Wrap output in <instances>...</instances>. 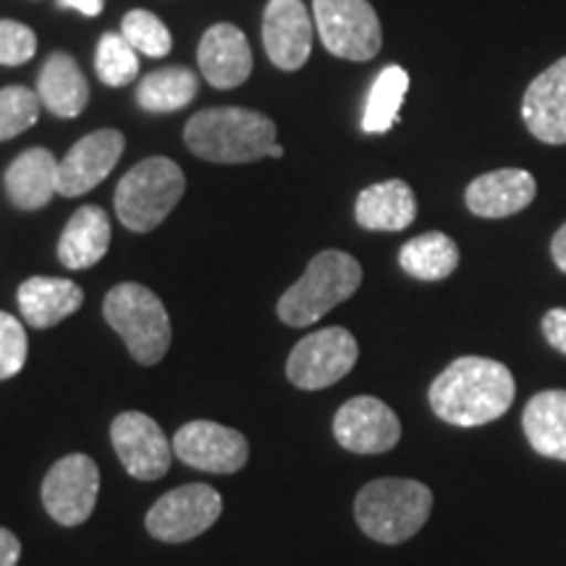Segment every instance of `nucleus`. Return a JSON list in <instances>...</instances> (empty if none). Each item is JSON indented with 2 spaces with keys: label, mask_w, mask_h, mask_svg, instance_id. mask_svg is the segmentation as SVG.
<instances>
[{
  "label": "nucleus",
  "mask_w": 566,
  "mask_h": 566,
  "mask_svg": "<svg viewBox=\"0 0 566 566\" xmlns=\"http://www.w3.org/2000/svg\"><path fill=\"white\" fill-rule=\"evenodd\" d=\"M516 394L506 365L488 357H459L430 386V407L443 422L478 428L509 412Z\"/></svg>",
  "instance_id": "nucleus-1"
},
{
  "label": "nucleus",
  "mask_w": 566,
  "mask_h": 566,
  "mask_svg": "<svg viewBox=\"0 0 566 566\" xmlns=\"http://www.w3.org/2000/svg\"><path fill=\"white\" fill-rule=\"evenodd\" d=\"M184 142L202 160L226 163V166L252 163L271 155L275 124L258 111L208 108L189 118Z\"/></svg>",
  "instance_id": "nucleus-2"
},
{
  "label": "nucleus",
  "mask_w": 566,
  "mask_h": 566,
  "mask_svg": "<svg viewBox=\"0 0 566 566\" xmlns=\"http://www.w3.org/2000/svg\"><path fill=\"white\" fill-rule=\"evenodd\" d=\"M430 512H433V493L417 480H373L354 501V516L363 533L386 546L405 543L420 533Z\"/></svg>",
  "instance_id": "nucleus-3"
},
{
  "label": "nucleus",
  "mask_w": 566,
  "mask_h": 566,
  "mask_svg": "<svg viewBox=\"0 0 566 566\" xmlns=\"http://www.w3.org/2000/svg\"><path fill=\"white\" fill-rule=\"evenodd\" d=\"M363 283V265L342 250L315 254L302 279L279 300V317L292 328H307L354 296Z\"/></svg>",
  "instance_id": "nucleus-4"
},
{
  "label": "nucleus",
  "mask_w": 566,
  "mask_h": 566,
  "mask_svg": "<svg viewBox=\"0 0 566 566\" xmlns=\"http://www.w3.org/2000/svg\"><path fill=\"white\" fill-rule=\"evenodd\" d=\"M105 321L139 365H158L171 346V321L158 294L142 283H118L103 302Z\"/></svg>",
  "instance_id": "nucleus-5"
},
{
  "label": "nucleus",
  "mask_w": 566,
  "mask_h": 566,
  "mask_svg": "<svg viewBox=\"0 0 566 566\" xmlns=\"http://www.w3.org/2000/svg\"><path fill=\"white\" fill-rule=\"evenodd\" d=\"M187 192L181 166L171 158L137 163L116 187V212L129 231L147 233L166 221Z\"/></svg>",
  "instance_id": "nucleus-6"
},
{
  "label": "nucleus",
  "mask_w": 566,
  "mask_h": 566,
  "mask_svg": "<svg viewBox=\"0 0 566 566\" xmlns=\"http://www.w3.org/2000/svg\"><path fill=\"white\" fill-rule=\"evenodd\" d=\"M313 17L325 51L344 61H370L384 45L378 13L367 0H313Z\"/></svg>",
  "instance_id": "nucleus-7"
},
{
  "label": "nucleus",
  "mask_w": 566,
  "mask_h": 566,
  "mask_svg": "<svg viewBox=\"0 0 566 566\" xmlns=\"http://www.w3.org/2000/svg\"><path fill=\"white\" fill-rule=\"evenodd\" d=\"M223 512V499L216 488L192 483L160 495L145 516L147 533L163 543H187L208 533Z\"/></svg>",
  "instance_id": "nucleus-8"
},
{
  "label": "nucleus",
  "mask_w": 566,
  "mask_h": 566,
  "mask_svg": "<svg viewBox=\"0 0 566 566\" xmlns=\"http://www.w3.org/2000/svg\"><path fill=\"white\" fill-rule=\"evenodd\" d=\"M359 357L357 338L346 328H323L304 336L292 349L286 375L302 391H321L354 370Z\"/></svg>",
  "instance_id": "nucleus-9"
},
{
  "label": "nucleus",
  "mask_w": 566,
  "mask_h": 566,
  "mask_svg": "<svg viewBox=\"0 0 566 566\" xmlns=\"http://www.w3.org/2000/svg\"><path fill=\"white\" fill-rule=\"evenodd\" d=\"M101 470L87 454H69L55 462L42 480L45 512L63 527L84 525L95 512Z\"/></svg>",
  "instance_id": "nucleus-10"
},
{
  "label": "nucleus",
  "mask_w": 566,
  "mask_h": 566,
  "mask_svg": "<svg viewBox=\"0 0 566 566\" xmlns=\"http://www.w3.org/2000/svg\"><path fill=\"white\" fill-rule=\"evenodd\" d=\"M174 454L195 470L212 475L239 472L250 459V443L239 430L210 420H192L181 424L174 436Z\"/></svg>",
  "instance_id": "nucleus-11"
},
{
  "label": "nucleus",
  "mask_w": 566,
  "mask_h": 566,
  "mask_svg": "<svg viewBox=\"0 0 566 566\" xmlns=\"http://www.w3.org/2000/svg\"><path fill=\"white\" fill-rule=\"evenodd\" d=\"M111 441L124 470L132 478L150 483V480H160L171 470L174 443L168 441L153 417L142 412H122L111 424Z\"/></svg>",
  "instance_id": "nucleus-12"
},
{
  "label": "nucleus",
  "mask_w": 566,
  "mask_h": 566,
  "mask_svg": "<svg viewBox=\"0 0 566 566\" xmlns=\"http://www.w3.org/2000/svg\"><path fill=\"white\" fill-rule=\"evenodd\" d=\"M334 436L352 454H386L401 438L399 417L375 396H354L334 417Z\"/></svg>",
  "instance_id": "nucleus-13"
},
{
  "label": "nucleus",
  "mask_w": 566,
  "mask_h": 566,
  "mask_svg": "<svg viewBox=\"0 0 566 566\" xmlns=\"http://www.w3.org/2000/svg\"><path fill=\"white\" fill-rule=\"evenodd\" d=\"M124 134L118 129H101L82 137L59 163V195L80 197L108 179L124 155Z\"/></svg>",
  "instance_id": "nucleus-14"
},
{
  "label": "nucleus",
  "mask_w": 566,
  "mask_h": 566,
  "mask_svg": "<svg viewBox=\"0 0 566 566\" xmlns=\"http://www.w3.org/2000/svg\"><path fill=\"white\" fill-rule=\"evenodd\" d=\"M268 59L283 71H296L313 53V19L302 0H271L263 17Z\"/></svg>",
  "instance_id": "nucleus-15"
},
{
  "label": "nucleus",
  "mask_w": 566,
  "mask_h": 566,
  "mask_svg": "<svg viewBox=\"0 0 566 566\" xmlns=\"http://www.w3.org/2000/svg\"><path fill=\"white\" fill-rule=\"evenodd\" d=\"M522 118L543 145H566V55L530 84L522 97Z\"/></svg>",
  "instance_id": "nucleus-16"
},
{
  "label": "nucleus",
  "mask_w": 566,
  "mask_h": 566,
  "mask_svg": "<svg viewBox=\"0 0 566 566\" xmlns=\"http://www.w3.org/2000/svg\"><path fill=\"white\" fill-rule=\"evenodd\" d=\"M205 82L216 90H233L252 74V51L244 32L233 24H212L197 48Z\"/></svg>",
  "instance_id": "nucleus-17"
},
{
  "label": "nucleus",
  "mask_w": 566,
  "mask_h": 566,
  "mask_svg": "<svg viewBox=\"0 0 566 566\" xmlns=\"http://www.w3.org/2000/svg\"><path fill=\"white\" fill-rule=\"evenodd\" d=\"M537 184L535 176L525 168H501L478 176L467 187L464 202L470 212L480 218H509L516 216L535 200Z\"/></svg>",
  "instance_id": "nucleus-18"
},
{
  "label": "nucleus",
  "mask_w": 566,
  "mask_h": 566,
  "mask_svg": "<svg viewBox=\"0 0 566 566\" xmlns=\"http://www.w3.org/2000/svg\"><path fill=\"white\" fill-rule=\"evenodd\" d=\"M19 313L32 328H53L69 315L82 307L84 292L69 279H51V275H34L27 279L17 292Z\"/></svg>",
  "instance_id": "nucleus-19"
},
{
  "label": "nucleus",
  "mask_w": 566,
  "mask_h": 566,
  "mask_svg": "<svg viewBox=\"0 0 566 566\" xmlns=\"http://www.w3.org/2000/svg\"><path fill=\"white\" fill-rule=\"evenodd\" d=\"M354 218L367 231H405L417 218L412 187L401 179L373 184L354 202Z\"/></svg>",
  "instance_id": "nucleus-20"
},
{
  "label": "nucleus",
  "mask_w": 566,
  "mask_h": 566,
  "mask_svg": "<svg viewBox=\"0 0 566 566\" xmlns=\"http://www.w3.org/2000/svg\"><path fill=\"white\" fill-rule=\"evenodd\" d=\"M111 247V218L97 205H84L71 216L59 239V260L69 271L97 265Z\"/></svg>",
  "instance_id": "nucleus-21"
},
{
  "label": "nucleus",
  "mask_w": 566,
  "mask_h": 566,
  "mask_svg": "<svg viewBox=\"0 0 566 566\" xmlns=\"http://www.w3.org/2000/svg\"><path fill=\"white\" fill-rule=\"evenodd\" d=\"M6 192L21 210H40L59 192V163L45 147L24 150L6 171Z\"/></svg>",
  "instance_id": "nucleus-22"
},
{
  "label": "nucleus",
  "mask_w": 566,
  "mask_h": 566,
  "mask_svg": "<svg viewBox=\"0 0 566 566\" xmlns=\"http://www.w3.org/2000/svg\"><path fill=\"white\" fill-rule=\"evenodd\" d=\"M40 103L45 105L53 116L76 118L90 103V84L84 80L82 69L69 53H53L45 61L38 80Z\"/></svg>",
  "instance_id": "nucleus-23"
},
{
  "label": "nucleus",
  "mask_w": 566,
  "mask_h": 566,
  "mask_svg": "<svg viewBox=\"0 0 566 566\" xmlns=\"http://www.w3.org/2000/svg\"><path fill=\"white\" fill-rule=\"evenodd\" d=\"M522 428L541 457L566 462V391H543L527 401Z\"/></svg>",
  "instance_id": "nucleus-24"
},
{
  "label": "nucleus",
  "mask_w": 566,
  "mask_h": 566,
  "mask_svg": "<svg viewBox=\"0 0 566 566\" xmlns=\"http://www.w3.org/2000/svg\"><path fill=\"white\" fill-rule=\"evenodd\" d=\"M399 265L417 281H443L459 268V247L441 231H428L401 247Z\"/></svg>",
  "instance_id": "nucleus-25"
},
{
  "label": "nucleus",
  "mask_w": 566,
  "mask_h": 566,
  "mask_svg": "<svg viewBox=\"0 0 566 566\" xmlns=\"http://www.w3.org/2000/svg\"><path fill=\"white\" fill-rule=\"evenodd\" d=\"M200 82H197L195 71L184 66H168L153 71L139 82L137 103L139 108L150 113H174L187 108L197 97Z\"/></svg>",
  "instance_id": "nucleus-26"
},
{
  "label": "nucleus",
  "mask_w": 566,
  "mask_h": 566,
  "mask_svg": "<svg viewBox=\"0 0 566 566\" xmlns=\"http://www.w3.org/2000/svg\"><path fill=\"white\" fill-rule=\"evenodd\" d=\"M409 90V74L401 66H386L375 80L367 95L363 129L367 134H386L399 122V111L405 105Z\"/></svg>",
  "instance_id": "nucleus-27"
},
{
  "label": "nucleus",
  "mask_w": 566,
  "mask_h": 566,
  "mask_svg": "<svg viewBox=\"0 0 566 566\" xmlns=\"http://www.w3.org/2000/svg\"><path fill=\"white\" fill-rule=\"evenodd\" d=\"M95 69L108 87H126L139 76V53L124 40V34L105 32L95 53Z\"/></svg>",
  "instance_id": "nucleus-28"
},
{
  "label": "nucleus",
  "mask_w": 566,
  "mask_h": 566,
  "mask_svg": "<svg viewBox=\"0 0 566 566\" xmlns=\"http://www.w3.org/2000/svg\"><path fill=\"white\" fill-rule=\"evenodd\" d=\"M122 34L134 51L147 59H166L171 53L174 40L168 27L150 11H129L122 21Z\"/></svg>",
  "instance_id": "nucleus-29"
},
{
  "label": "nucleus",
  "mask_w": 566,
  "mask_h": 566,
  "mask_svg": "<svg viewBox=\"0 0 566 566\" xmlns=\"http://www.w3.org/2000/svg\"><path fill=\"white\" fill-rule=\"evenodd\" d=\"M40 95L30 87L13 84L0 90V142L32 129L40 118Z\"/></svg>",
  "instance_id": "nucleus-30"
},
{
  "label": "nucleus",
  "mask_w": 566,
  "mask_h": 566,
  "mask_svg": "<svg viewBox=\"0 0 566 566\" xmlns=\"http://www.w3.org/2000/svg\"><path fill=\"white\" fill-rule=\"evenodd\" d=\"M27 352H30V342H27L24 325L0 310V380H9L21 373V367L27 365Z\"/></svg>",
  "instance_id": "nucleus-31"
},
{
  "label": "nucleus",
  "mask_w": 566,
  "mask_h": 566,
  "mask_svg": "<svg viewBox=\"0 0 566 566\" xmlns=\"http://www.w3.org/2000/svg\"><path fill=\"white\" fill-rule=\"evenodd\" d=\"M38 53V34L13 19H0V66H21Z\"/></svg>",
  "instance_id": "nucleus-32"
},
{
  "label": "nucleus",
  "mask_w": 566,
  "mask_h": 566,
  "mask_svg": "<svg viewBox=\"0 0 566 566\" xmlns=\"http://www.w3.org/2000/svg\"><path fill=\"white\" fill-rule=\"evenodd\" d=\"M543 336L556 352L566 354V307L548 310L543 317Z\"/></svg>",
  "instance_id": "nucleus-33"
},
{
  "label": "nucleus",
  "mask_w": 566,
  "mask_h": 566,
  "mask_svg": "<svg viewBox=\"0 0 566 566\" xmlns=\"http://www.w3.org/2000/svg\"><path fill=\"white\" fill-rule=\"evenodd\" d=\"M21 556V543L11 530L0 527V566H17Z\"/></svg>",
  "instance_id": "nucleus-34"
},
{
  "label": "nucleus",
  "mask_w": 566,
  "mask_h": 566,
  "mask_svg": "<svg viewBox=\"0 0 566 566\" xmlns=\"http://www.w3.org/2000/svg\"><path fill=\"white\" fill-rule=\"evenodd\" d=\"M551 258H554L558 271L566 273V223L556 231L554 242H551Z\"/></svg>",
  "instance_id": "nucleus-35"
},
{
  "label": "nucleus",
  "mask_w": 566,
  "mask_h": 566,
  "mask_svg": "<svg viewBox=\"0 0 566 566\" xmlns=\"http://www.w3.org/2000/svg\"><path fill=\"white\" fill-rule=\"evenodd\" d=\"M63 9H74L84 13V17H97L103 11L105 0H59Z\"/></svg>",
  "instance_id": "nucleus-36"
},
{
  "label": "nucleus",
  "mask_w": 566,
  "mask_h": 566,
  "mask_svg": "<svg viewBox=\"0 0 566 566\" xmlns=\"http://www.w3.org/2000/svg\"><path fill=\"white\" fill-rule=\"evenodd\" d=\"M271 158H283V147L279 145V142H275V145H273V150H271Z\"/></svg>",
  "instance_id": "nucleus-37"
}]
</instances>
